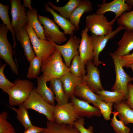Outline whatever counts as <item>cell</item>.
I'll return each mask as SVG.
<instances>
[{
	"instance_id": "6da1fadb",
	"label": "cell",
	"mask_w": 133,
	"mask_h": 133,
	"mask_svg": "<svg viewBox=\"0 0 133 133\" xmlns=\"http://www.w3.org/2000/svg\"><path fill=\"white\" fill-rule=\"evenodd\" d=\"M62 55L56 48L53 52L42 63V76L47 82L54 79H60L69 72L63 60Z\"/></svg>"
},
{
	"instance_id": "7a4b0ae2",
	"label": "cell",
	"mask_w": 133,
	"mask_h": 133,
	"mask_svg": "<svg viewBox=\"0 0 133 133\" xmlns=\"http://www.w3.org/2000/svg\"><path fill=\"white\" fill-rule=\"evenodd\" d=\"M13 83V86L6 92L9 96V103L11 106L23 103L34 87L33 83L27 79H17Z\"/></svg>"
},
{
	"instance_id": "3957f363",
	"label": "cell",
	"mask_w": 133,
	"mask_h": 133,
	"mask_svg": "<svg viewBox=\"0 0 133 133\" xmlns=\"http://www.w3.org/2000/svg\"><path fill=\"white\" fill-rule=\"evenodd\" d=\"M26 108L34 110L43 115L48 121L54 122L53 115L55 106L49 104L38 94L34 87L28 99L23 103Z\"/></svg>"
},
{
	"instance_id": "277c9868",
	"label": "cell",
	"mask_w": 133,
	"mask_h": 133,
	"mask_svg": "<svg viewBox=\"0 0 133 133\" xmlns=\"http://www.w3.org/2000/svg\"><path fill=\"white\" fill-rule=\"evenodd\" d=\"M24 28L29 35L36 56L43 62L53 52L55 47L50 40L39 39L28 23Z\"/></svg>"
},
{
	"instance_id": "5b68a950",
	"label": "cell",
	"mask_w": 133,
	"mask_h": 133,
	"mask_svg": "<svg viewBox=\"0 0 133 133\" xmlns=\"http://www.w3.org/2000/svg\"><path fill=\"white\" fill-rule=\"evenodd\" d=\"M86 27L92 34L106 35L113 31L112 24L104 15L94 13L87 16L85 19Z\"/></svg>"
},
{
	"instance_id": "8992f818",
	"label": "cell",
	"mask_w": 133,
	"mask_h": 133,
	"mask_svg": "<svg viewBox=\"0 0 133 133\" xmlns=\"http://www.w3.org/2000/svg\"><path fill=\"white\" fill-rule=\"evenodd\" d=\"M9 30L3 23L0 24V58L10 66L12 72L18 74L17 66L13 58V51L11 44L8 42L7 33Z\"/></svg>"
},
{
	"instance_id": "52a82bcc",
	"label": "cell",
	"mask_w": 133,
	"mask_h": 133,
	"mask_svg": "<svg viewBox=\"0 0 133 133\" xmlns=\"http://www.w3.org/2000/svg\"><path fill=\"white\" fill-rule=\"evenodd\" d=\"M109 55L113 61L116 75L115 82L111 90L119 91L124 94L127 97L128 84L129 83L132 81V78L123 69L119 56L114 52H110Z\"/></svg>"
},
{
	"instance_id": "ba28073f",
	"label": "cell",
	"mask_w": 133,
	"mask_h": 133,
	"mask_svg": "<svg viewBox=\"0 0 133 133\" xmlns=\"http://www.w3.org/2000/svg\"><path fill=\"white\" fill-rule=\"evenodd\" d=\"M54 122L59 124H64L74 126L75 122L80 118L77 114L71 102L55 106L53 115Z\"/></svg>"
},
{
	"instance_id": "9c48e42d",
	"label": "cell",
	"mask_w": 133,
	"mask_h": 133,
	"mask_svg": "<svg viewBox=\"0 0 133 133\" xmlns=\"http://www.w3.org/2000/svg\"><path fill=\"white\" fill-rule=\"evenodd\" d=\"M46 39L50 40L62 56L66 66L69 68L71 62L74 57L79 55V49L81 39L73 34L70 35V38L65 44L63 45H58L53 41L49 37Z\"/></svg>"
},
{
	"instance_id": "30bf717a",
	"label": "cell",
	"mask_w": 133,
	"mask_h": 133,
	"mask_svg": "<svg viewBox=\"0 0 133 133\" xmlns=\"http://www.w3.org/2000/svg\"><path fill=\"white\" fill-rule=\"evenodd\" d=\"M12 17L11 24L15 33L24 27L28 23L25 9L20 0H10Z\"/></svg>"
},
{
	"instance_id": "8fae6325",
	"label": "cell",
	"mask_w": 133,
	"mask_h": 133,
	"mask_svg": "<svg viewBox=\"0 0 133 133\" xmlns=\"http://www.w3.org/2000/svg\"><path fill=\"white\" fill-rule=\"evenodd\" d=\"M38 17L40 23L43 25L45 37H49L58 45L67 40V38L64 33L59 30L58 26L51 19L39 15H38Z\"/></svg>"
},
{
	"instance_id": "7c38bea8",
	"label": "cell",
	"mask_w": 133,
	"mask_h": 133,
	"mask_svg": "<svg viewBox=\"0 0 133 133\" xmlns=\"http://www.w3.org/2000/svg\"><path fill=\"white\" fill-rule=\"evenodd\" d=\"M124 29H125V28L123 26L119 25L115 30L108 35H97L92 34L90 36L93 48L94 57L93 61L97 67L104 63L99 60V56L105 48L108 40L113 38L121 30Z\"/></svg>"
},
{
	"instance_id": "4fadbf2b",
	"label": "cell",
	"mask_w": 133,
	"mask_h": 133,
	"mask_svg": "<svg viewBox=\"0 0 133 133\" xmlns=\"http://www.w3.org/2000/svg\"><path fill=\"white\" fill-rule=\"evenodd\" d=\"M97 6L98 8L95 13L96 14L104 15L108 12H112L115 14V17L111 21L113 25L122 13L126 11H131L133 8V6L126 3L125 0H114L109 3L98 4Z\"/></svg>"
},
{
	"instance_id": "5bb4252c",
	"label": "cell",
	"mask_w": 133,
	"mask_h": 133,
	"mask_svg": "<svg viewBox=\"0 0 133 133\" xmlns=\"http://www.w3.org/2000/svg\"><path fill=\"white\" fill-rule=\"evenodd\" d=\"M86 65L87 74L84 77V83L95 93L104 89L101 83L100 71L93 60L88 61Z\"/></svg>"
},
{
	"instance_id": "9a60e30c",
	"label": "cell",
	"mask_w": 133,
	"mask_h": 133,
	"mask_svg": "<svg viewBox=\"0 0 133 133\" xmlns=\"http://www.w3.org/2000/svg\"><path fill=\"white\" fill-rule=\"evenodd\" d=\"M70 99L76 113L80 118L85 117L90 118L94 116L100 117L101 116L99 108L91 105L87 102L78 98L74 95Z\"/></svg>"
},
{
	"instance_id": "2e32d148",
	"label": "cell",
	"mask_w": 133,
	"mask_h": 133,
	"mask_svg": "<svg viewBox=\"0 0 133 133\" xmlns=\"http://www.w3.org/2000/svg\"><path fill=\"white\" fill-rule=\"evenodd\" d=\"M89 31L86 27L82 31L81 33V42L78 49L79 55L85 65L89 60H93L94 57L92 41L88 34Z\"/></svg>"
},
{
	"instance_id": "e0dca14e",
	"label": "cell",
	"mask_w": 133,
	"mask_h": 133,
	"mask_svg": "<svg viewBox=\"0 0 133 133\" xmlns=\"http://www.w3.org/2000/svg\"><path fill=\"white\" fill-rule=\"evenodd\" d=\"M73 94L77 97L89 104L92 103L98 108L102 101L100 96L93 92L85 83L75 88Z\"/></svg>"
},
{
	"instance_id": "ac0fdd59",
	"label": "cell",
	"mask_w": 133,
	"mask_h": 133,
	"mask_svg": "<svg viewBox=\"0 0 133 133\" xmlns=\"http://www.w3.org/2000/svg\"><path fill=\"white\" fill-rule=\"evenodd\" d=\"M16 37L23 48L24 55L29 62L36 56L28 33L24 27L15 33Z\"/></svg>"
},
{
	"instance_id": "d6986e66",
	"label": "cell",
	"mask_w": 133,
	"mask_h": 133,
	"mask_svg": "<svg viewBox=\"0 0 133 133\" xmlns=\"http://www.w3.org/2000/svg\"><path fill=\"white\" fill-rule=\"evenodd\" d=\"M45 10L50 12L53 16V21L57 24L63 30L65 35H73L77 29L71 22L66 18L55 12L46 3H44Z\"/></svg>"
},
{
	"instance_id": "ffe728a7",
	"label": "cell",
	"mask_w": 133,
	"mask_h": 133,
	"mask_svg": "<svg viewBox=\"0 0 133 133\" xmlns=\"http://www.w3.org/2000/svg\"><path fill=\"white\" fill-rule=\"evenodd\" d=\"M118 48L114 53L119 56L130 54L133 50V31L126 30L122 37L117 42Z\"/></svg>"
},
{
	"instance_id": "44dd1931",
	"label": "cell",
	"mask_w": 133,
	"mask_h": 133,
	"mask_svg": "<svg viewBox=\"0 0 133 133\" xmlns=\"http://www.w3.org/2000/svg\"><path fill=\"white\" fill-rule=\"evenodd\" d=\"M66 94L69 99L73 95L75 88L84 83V78L76 76L70 72L60 79Z\"/></svg>"
},
{
	"instance_id": "7402d4cb",
	"label": "cell",
	"mask_w": 133,
	"mask_h": 133,
	"mask_svg": "<svg viewBox=\"0 0 133 133\" xmlns=\"http://www.w3.org/2000/svg\"><path fill=\"white\" fill-rule=\"evenodd\" d=\"M114 111L118 113L117 116L125 125L133 124V110L127 104L125 100L114 104Z\"/></svg>"
},
{
	"instance_id": "603a6c76",
	"label": "cell",
	"mask_w": 133,
	"mask_h": 133,
	"mask_svg": "<svg viewBox=\"0 0 133 133\" xmlns=\"http://www.w3.org/2000/svg\"><path fill=\"white\" fill-rule=\"evenodd\" d=\"M93 6L90 1L88 0H82L81 3L73 11L69 18L70 21L78 30L80 18L85 13L91 11Z\"/></svg>"
},
{
	"instance_id": "cb8c5ba5",
	"label": "cell",
	"mask_w": 133,
	"mask_h": 133,
	"mask_svg": "<svg viewBox=\"0 0 133 133\" xmlns=\"http://www.w3.org/2000/svg\"><path fill=\"white\" fill-rule=\"evenodd\" d=\"M37 86L36 90L38 94L49 104L55 106V98L51 89L47 85V82L41 76L37 78Z\"/></svg>"
},
{
	"instance_id": "d4e9b609",
	"label": "cell",
	"mask_w": 133,
	"mask_h": 133,
	"mask_svg": "<svg viewBox=\"0 0 133 133\" xmlns=\"http://www.w3.org/2000/svg\"><path fill=\"white\" fill-rule=\"evenodd\" d=\"M28 19V23L30 25L37 37L40 39L47 40L44 33L43 27L39 22L37 15L38 11L35 8L26 11Z\"/></svg>"
},
{
	"instance_id": "484cf974",
	"label": "cell",
	"mask_w": 133,
	"mask_h": 133,
	"mask_svg": "<svg viewBox=\"0 0 133 133\" xmlns=\"http://www.w3.org/2000/svg\"><path fill=\"white\" fill-rule=\"evenodd\" d=\"M49 88L55 96L57 104L61 105L68 102L69 98L65 92L60 79L55 78L51 80Z\"/></svg>"
},
{
	"instance_id": "4316f807",
	"label": "cell",
	"mask_w": 133,
	"mask_h": 133,
	"mask_svg": "<svg viewBox=\"0 0 133 133\" xmlns=\"http://www.w3.org/2000/svg\"><path fill=\"white\" fill-rule=\"evenodd\" d=\"M82 0H69L64 6L59 7L54 5L50 1L47 4L53 10L57 11L60 15L69 20L72 13L82 2Z\"/></svg>"
},
{
	"instance_id": "83f0119b",
	"label": "cell",
	"mask_w": 133,
	"mask_h": 133,
	"mask_svg": "<svg viewBox=\"0 0 133 133\" xmlns=\"http://www.w3.org/2000/svg\"><path fill=\"white\" fill-rule=\"evenodd\" d=\"M44 133H80L74 126L64 124H59L54 122L48 121Z\"/></svg>"
},
{
	"instance_id": "f1b7e54d",
	"label": "cell",
	"mask_w": 133,
	"mask_h": 133,
	"mask_svg": "<svg viewBox=\"0 0 133 133\" xmlns=\"http://www.w3.org/2000/svg\"><path fill=\"white\" fill-rule=\"evenodd\" d=\"M96 94L99 95L102 100L105 103H114L126 100L127 98L124 94L116 91H109L103 89L97 91Z\"/></svg>"
},
{
	"instance_id": "f546056e",
	"label": "cell",
	"mask_w": 133,
	"mask_h": 133,
	"mask_svg": "<svg viewBox=\"0 0 133 133\" xmlns=\"http://www.w3.org/2000/svg\"><path fill=\"white\" fill-rule=\"evenodd\" d=\"M125 2L133 6V0H126ZM116 20L117 24L123 26L126 30L133 31V10L124 12Z\"/></svg>"
},
{
	"instance_id": "4dcf8cb0",
	"label": "cell",
	"mask_w": 133,
	"mask_h": 133,
	"mask_svg": "<svg viewBox=\"0 0 133 133\" xmlns=\"http://www.w3.org/2000/svg\"><path fill=\"white\" fill-rule=\"evenodd\" d=\"M17 114V117L25 129L33 125L30 119L28 110L23 104L19 105L18 109L7 105Z\"/></svg>"
},
{
	"instance_id": "1f68e13d",
	"label": "cell",
	"mask_w": 133,
	"mask_h": 133,
	"mask_svg": "<svg viewBox=\"0 0 133 133\" xmlns=\"http://www.w3.org/2000/svg\"><path fill=\"white\" fill-rule=\"evenodd\" d=\"M85 65L79 55H77L72 59L69 68V72L76 76L84 78L86 72Z\"/></svg>"
},
{
	"instance_id": "d6a6232c",
	"label": "cell",
	"mask_w": 133,
	"mask_h": 133,
	"mask_svg": "<svg viewBox=\"0 0 133 133\" xmlns=\"http://www.w3.org/2000/svg\"><path fill=\"white\" fill-rule=\"evenodd\" d=\"M9 8V6L8 5H4L0 3V17L3 22V24L7 27L11 33L13 40V47L15 50L17 43L15 32L12 27L8 15Z\"/></svg>"
},
{
	"instance_id": "836d02e7",
	"label": "cell",
	"mask_w": 133,
	"mask_h": 133,
	"mask_svg": "<svg viewBox=\"0 0 133 133\" xmlns=\"http://www.w3.org/2000/svg\"><path fill=\"white\" fill-rule=\"evenodd\" d=\"M42 63L41 61L36 56L30 61L26 75L28 78L33 79L38 77L41 71Z\"/></svg>"
},
{
	"instance_id": "e575fe53",
	"label": "cell",
	"mask_w": 133,
	"mask_h": 133,
	"mask_svg": "<svg viewBox=\"0 0 133 133\" xmlns=\"http://www.w3.org/2000/svg\"><path fill=\"white\" fill-rule=\"evenodd\" d=\"M113 117L111 119V125L116 133H130V128L126 126L121 121L116 118L117 112L113 111Z\"/></svg>"
},
{
	"instance_id": "d590c367",
	"label": "cell",
	"mask_w": 133,
	"mask_h": 133,
	"mask_svg": "<svg viewBox=\"0 0 133 133\" xmlns=\"http://www.w3.org/2000/svg\"><path fill=\"white\" fill-rule=\"evenodd\" d=\"M8 115L5 111L0 114V133H16L14 127L7 120Z\"/></svg>"
},
{
	"instance_id": "8d00e7d4",
	"label": "cell",
	"mask_w": 133,
	"mask_h": 133,
	"mask_svg": "<svg viewBox=\"0 0 133 133\" xmlns=\"http://www.w3.org/2000/svg\"><path fill=\"white\" fill-rule=\"evenodd\" d=\"M6 65L5 63L3 65L0 64V88L3 92L7 91L12 88L14 84L9 81L5 77L4 73V70Z\"/></svg>"
},
{
	"instance_id": "74e56055",
	"label": "cell",
	"mask_w": 133,
	"mask_h": 133,
	"mask_svg": "<svg viewBox=\"0 0 133 133\" xmlns=\"http://www.w3.org/2000/svg\"><path fill=\"white\" fill-rule=\"evenodd\" d=\"M114 104L111 102L105 103L102 101L99 105V108L100 112L104 118L106 120L111 119L110 116L112 113Z\"/></svg>"
},
{
	"instance_id": "f35d334b",
	"label": "cell",
	"mask_w": 133,
	"mask_h": 133,
	"mask_svg": "<svg viewBox=\"0 0 133 133\" xmlns=\"http://www.w3.org/2000/svg\"><path fill=\"white\" fill-rule=\"evenodd\" d=\"M85 124L84 119L80 118L75 122L74 126L77 128L80 133H93V127L90 126L86 129L84 126Z\"/></svg>"
},
{
	"instance_id": "ab89813d",
	"label": "cell",
	"mask_w": 133,
	"mask_h": 133,
	"mask_svg": "<svg viewBox=\"0 0 133 133\" xmlns=\"http://www.w3.org/2000/svg\"><path fill=\"white\" fill-rule=\"evenodd\" d=\"M123 67H129V66L133 64V52L131 54L122 56H119Z\"/></svg>"
},
{
	"instance_id": "60d3db41",
	"label": "cell",
	"mask_w": 133,
	"mask_h": 133,
	"mask_svg": "<svg viewBox=\"0 0 133 133\" xmlns=\"http://www.w3.org/2000/svg\"><path fill=\"white\" fill-rule=\"evenodd\" d=\"M128 95L126 102L127 105L133 110V84L130 83L128 84Z\"/></svg>"
},
{
	"instance_id": "b9f144b4",
	"label": "cell",
	"mask_w": 133,
	"mask_h": 133,
	"mask_svg": "<svg viewBox=\"0 0 133 133\" xmlns=\"http://www.w3.org/2000/svg\"><path fill=\"white\" fill-rule=\"evenodd\" d=\"M46 128L33 125L26 129L23 133H41L45 132Z\"/></svg>"
},
{
	"instance_id": "7bdbcfd3",
	"label": "cell",
	"mask_w": 133,
	"mask_h": 133,
	"mask_svg": "<svg viewBox=\"0 0 133 133\" xmlns=\"http://www.w3.org/2000/svg\"><path fill=\"white\" fill-rule=\"evenodd\" d=\"M23 5L24 7H28L29 9L31 10L33 8L31 6V1L30 0H23Z\"/></svg>"
},
{
	"instance_id": "ee69618b",
	"label": "cell",
	"mask_w": 133,
	"mask_h": 133,
	"mask_svg": "<svg viewBox=\"0 0 133 133\" xmlns=\"http://www.w3.org/2000/svg\"><path fill=\"white\" fill-rule=\"evenodd\" d=\"M129 67H130L131 68V69H132V70L133 73V64H132L130 65L129 66ZM132 81H133V83L132 84H133V77H132Z\"/></svg>"
},
{
	"instance_id": "f6af8a7d",
	"label": "cell",
	"mask_w": 133,
	"mask_h": 133,
	"mask_svg": "<svg viewBox=\"0 0 133 133\" xmlns=\"http://www.w3.org/2000/svg\"><path fill=\"white\" fill-rule=\"evenodd\" d=\"M44 133V132H42V133Z\"/></svg>"
},
{
	"instance_id": "bcb514c9",
	"label": "cell",
	"mask_w": 133,
	"mask_h": 133,
	"mask_svg": "<svg viewBox=\"0 0 133 133\" xmlns=\"http://www.w3.org/2000/svg\"><path fill=\"white\" fill-rule=\"evenodd\" d=\"M100 133H103L102 132H100Z\"/></svg>"
}]
</instances>
